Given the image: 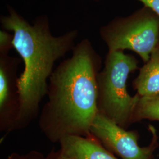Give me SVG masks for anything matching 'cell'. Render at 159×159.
<instances>
[{"label":"cell","instance_id":"9","mask_svg":"<svg viewBox=\"0 0 159 159\" xmlns=\"http://www.w3.org/2000/svg\"><path fill=\"white\" fill-rule=\"evenodd\" d=\"M144 120L159 121V94L152 96H139L133 114L132 123Z\"/></svg>","mask_w":159,"mask_h":159},{"label":"cell","instance_id":"2","mask_svg":"<svg viewBox=\"0 0 159 159\" xmlns=\"http://www.w3.org/2000/svg\"><path fill=\"white\" fill-rule=\"evenodd\" d=\"M0 20L3 29L12 33L14 48L24 63L18 79L19 109L11 129L20 130L37 117L40 103L48 93V81L54 64L73 50L79 31L73 30L54 36L46 16L37 18L31 24L11 6Z\"/></svg>","mask_w":159,"mask_h":159},{"label":"cell","instance_id":"5","mask_svg":"<svg viewBox=\"0 0 159 159\" xmlns=\"http://www.w3.org/2000/svg\"><path fill=\"white\" fill-rule=\"evenodd\" d=\"M152 137L146 147L138 144L137 131H127L101 114H97L90 129L91 136L108 151L121 159H153L159 146V137L153 125H148Z\"/></svg>","mask_w":159,"mask_h":159},{"label":"cell","instance_id":"1","mask_svg":"<svg viewBox=\"0 0 159 159\" xmlns=\"http://www.w3.org/2000/svg\"><path fill=\"white\" fill-rule=\"evenodd\" d=\"M71 51L51 74L48 100L39 116L40 130L52 143L67 137L91 136L98 114L97 77L101 57L88 39L80 41Z\"/></svg>","mask_w":159,"mask_h":159},{"label":"cell","instance_id":"8","mask_svg":"<svg viewBox=\"0 0 159 159\" xmlns=\"http://www.w3.org/2000/svg\"><path fill=\"white\" fill-rule=\"evenodd\" d=\"M133 86L140 96H152L159 94V43L150 59L140 68Z\"/></svg>","mask_w":159,"mask_h":159},{"label":"cell","instance_id":"4","mask_svg":"<svg viewBox=\"0 0 159 159\" xmlns=\"http://www.w3.org/2000/svg\"><path fill=\"white\" fill-rule=\"evenodd\" d=\"M99 33L108 51L130 50L147 63L159 43V16L143 6L127 16L114 18Z\"/></svg>","mask_w":159,"mask_h":159},{"label":"cell","instance_id":"10","mask_svg":"<svg viewBox=\"0 0 159 159\" xmlns=\"http://www.w3.org/2000/svg\"><path fill=\"white\" fill-rule=\"evenodd\" d=\"M6 159H71L60 148L58 150L52 149L46 155L37 150H31L26 153L13 152Z\"/></svg>","mask_w":159,"mask_h":159},{"label":"cell","instance_id":"12","mask_svg":"<svg viewBox=\"0 0 159 159\" xmlns=\"http://www.w3.org/2000/svg\"><path fill=\"white\" fill-rule=\"evenodd\" d=\"M142 2L143 6L148 7L159 16V0H137Z\"/></svg>","mask_w":159,"mask_h":159},{"label":"cell","instance_id":"6","mask_svg":"<svg viewBox=\"0 0 159 159\" xmlns=\"http://www.w3.org/2000/svg\"><path fill=\"white\" fill-rule=\"evenodd\" d=\"M21 60L0 54V130L11 132L19 109L17 70Z\"/></svg>","mask_w":159,"mask_h":159},{"label":"cell","instance_id":"7","mask_svg":"<svg viewBox=\"0 0 159 159\" xmlns=\"http://www.w3.org/2000/svg\"><path fill=\"white\" fill-rule=\"evenodd\" d=\"M60 148L71 159H119L93 136L62 139Z\"/></svg>","mask_w":159,"mask_h":159},{"label":"cell","instance_id":"13","mask_svg":"<svg viewBox=\"0 0 159 159\" xmlns=\"http://www.w3.org/2000/svg\"><path fill=\"white\" fill-rule=\"evenodd\" d=\"M91 1H99L100 0H91Z\"/></svg>","mask_w":159,"mask_h":159},{"label":"cell","instance_id":"3","mask_svg":"<svg viewBox=\"0 0 159 159\" xmlns=\"http://www.w3.org/2000/svg\"><path fill=\"white\" fill-rule=\"evenodd\" d=\"M139 61L124 51H108L104 67L97 75L98 113L127 129L132 123L134 110L139 95L131 96L127 81L131 73L139 69Z\"/></svg>","mask_w":159,"mask_h":159},{"label":"cell","instance_id":"11","mask_svg":"<svg viewBox=\"0 0 159 159\" xmlns=\"http://www.w3.org/2000/svg\"><path fill=\"white\" fill-rule=\"evenodd\" d=\"M14 48L13 35L6 30L0 31V54H9Z\"/></svg>","mask_w":159,"mask_h":159}]
</instances>
